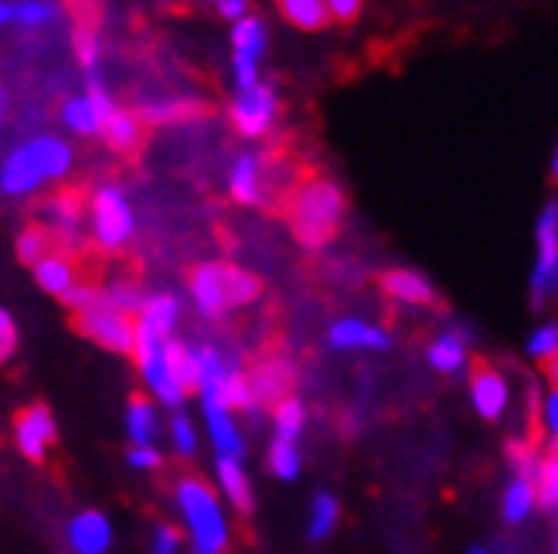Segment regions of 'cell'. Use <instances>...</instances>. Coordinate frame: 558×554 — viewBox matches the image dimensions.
Instances as JSON below:
<instances>
[{
  "instance_id": "3957f363",
  "label": "cell",
  "mask_w": 558,
  "mask_h": 554,
  "mask_svg": "<svg viewBox=\"0 0 558 554\" xmlns=\"http://www.w3.org/2000/svg\"><path fill=\"white\" fill-rule=\"evenodd\" d=\"M259 293L263 286L256 275L229 262H202L191 272V299L208 320H218L235 307H248L259 299Z\"/></svg>"
},
{
  "instance_id": "277c9868",
  "label": "cell",
  "mask_w": 558,
  "mask_h": 554,
  "mask_svg": "<svg viewBox=\"0 0 558 554\" xmlns=\"http://www.w3.org/2000/svg\"><path fill=\"white\" fill-rule=\"evenodd\" d=\"M174 504L184 520V531L194 551H215L221 554L229 544V520L221 510L215 490L198 480V477H184L174 487Z\"/></svg>"
},
{
  "instance_id": "6da1fadb",
  "label": "cell",
  "mask_w": 558,
  "mask_h": 554,
  "mask_svg": "<svg viewBox=\"0 0 558 554\" xmlns=\"http://www.w3.org/2000/svg\"><path fill=\"white\" fill-rule=\"evenodd\" d=\"M72 168V147L59 136H35V140L21 144L17 150H11V157L0 168V187L4 194H32L48 181L65 177Z\"/></svg>"
},
{
  "instance_id": "d590c367",
  "label": "cell",
  "mask_w": 558,
  "mask_h": 554,
  "mask_svg": "<svg viewBox=\"0 0 558 554\" xmlns=\"http://www.w3.org/2000/svg\"><path fill=\"white\" fill-rule=\"evenodd\" d=\"M54 17H59V8L51 0H21V4H14V24L21 27H45Z\"/></svg>"
},
{
  "instance_id": "b9f144b4",
  "label": "cell",
  "mask_w": 558,
  "mask_h": 554,
  "mask_svg": "<svg viewBox=\"0 0 558 554\" xmlns=\"http://www.w3.org/2000/svg\"><path fill=\"white\" fill-rule=\"evenodd\" d=\"M527 354H532V357H551V354H558V323L538 327L535 334H532V341H527Z\"/></svg>"
},
{
  "instance_id": "8d00e7d4",
  "label": "cell",
  "mask_w": 558,
  "mask_h": 554,
  "mask_svg": "<svg viewBox=\"0 0 558 554\" xmlns=\"http://www.w3.org/2000/svg\"><path fill=\"white\" fill-rule=\"evenodd\" d=\"M508 463H511V469H514L521 480H532L535 483L542 459H538L532 442H508Z\"/></svg>"
},
{
  "instance_id": "30bf717a",
  "label": "cell",
  "mask_w": 558,
  "mask_h": 554,
  "mask_svg": "<svg viewBox=\"0 0 558 554\" xmlns=\"http://www.w3.org/2000/svg\"><path fill=\"white\" fill-rule=\"evenodd\" d=\"M232 123L242 136L256 140V136H266L269 126L276 123V93L263 82L248 89H239L232 99Z\"/></svg>"
},
{
  "instance_id": "7a4b0ae2",
  "label": "cell",
  "mask_w": 558,
  "mask_h": 554,
  "mask_svg": "<svg viewBox=\"0 0 558 554\" xmlns=\"http://www.w3.org/2000/svg\"><path fill=\"white\" fill-rule=\"evenodd\" d=\"M344 194L333 181L314 177L296 187L290 201V225L303 248H324L341 229Z\"/></svg>"
},
{
  "instance_id": "c3c4849f",
  "label": "cell",
  "mask_w": 558,
  "mask_h": 554,
  "mask_svg": "<svg viewBox=\"0 0 558 554\" xmlns=\"http://www.w3.org/2000/svg\"><path fill=\"white\" fill-rule=\"evenodd\" d=\"M545 426H548V432L558 439V387H551V395H548V402H545Z\"/></svg>"
},
{
  "instance_id": "4fadbf2b",
  "label": "cell",
  "mask_w": 558,
  "mask_h": 554,
  "mask_svg": "<svg viewBox=\"0 0 558 554\" xmlns=\"http://www.w3.org/2000/svg\"><path fill=\"white\" fill-rule=\"evenodd\" d=\"M14 439H17V446L27 459H45L48 450H51V442L59 439V426H54V415L48 405H32V408H24L17 415V422H14Z\"/></svg>"
},
{
  "instance_id": "f1b7e54d",
  "label": "cell",
  "mask_w": 558,
  "mask_h": 554,
  "mask_svg": "<svg viewBox=\"0 0 558 554\" xmlns=\"http://www.w3.org/2000/svg\"><path fill=\"white\" fill-rule=\"evenodd\" d=\"M62 123L78 133V136H93V133H102V113L89 102V96H75L62 106Z\"/></svg>"
},
{
  "instance_id": "4316f807",
  "label": "cell",
  "mask_w": 558,
  "mask_h": 554,
  "mask_svg": "<svg viewBox=\"0 0 558 554\" xmlns=\"http://www.w3.org/2000/svg\"><path fill=\"white\" fill-rule=\"evenodd\" d=\"M303 426H306V411L300 398L287 395L283 402L272 405V439L296 442L303 435Z\"/></svg>"
},
{
  "instance_id": "e0dca14e",
  "label": "cell",
  "mask_w": 558,
  "mask_h": 554,
  "mask_svg": "<svg viewBox=\"0 0 558 554\" xmlns=\"http://www.w3.org/2000/svg\"><path fill=\"white\" fill-rule=\"evenodd\" d=\"M327 344L333 350H385L388 347V334L381 327H372L365 320L344 317L327 330Z\"/></svg>"
},
{
  "instance_id": "8fae6325",
  "label": "cell",
  "mask_w": 558,
  "mask_h": 554,
  "mask_svg": "<svg viewBox=\"0 0 558 554\" xmlns=\"http://www.w3.org/2000/svg\"><path fill=\"white\" fill-rule=\"evenodd\" d=\"M133 357H136V368H140V378H144V384H147V392H154V398L160 405L178 408L184 402V392H181V384L171 378V371H167L163 344H133Z\"/></svg>"
},
{
  "instance_id": "7402d4cb",
  "label": "cell",
  "mask_w": 558,
  "mask_h": 554,
  "mask_svg": "<svg viewBox=\"0 0 558 554\" xmlns=\"http://www.w3.org/2000/svg\"><path fill=\"white\" fill-rule=\"evenodd\" d=\"M102 136L117 153H133L140 144H144V120L130 113V109H113L102 123Z\"/></svg>"
},
{
  "instance_id": "8992f818",
  "label": "cell",
  "mask_w": 558,
  "mask_h": 554,
  "mask_svg": "<svg viewBox=\"0 0 558 554\" xmlns=\"http://www.w3.org/2000/svg\"><path fill=\"white\" fill-rule=\"evenodd\" d=\"M538 242V262L532 272V303H545L551 293H558V201L545 205L535 225Z\"/></svg>"
},
{
  "instance_id": "cb8c5ba5",
  "label": "cell",
  "mask_w": 558,
  "mask_h": 554,
  "mask_svg": "<svg viewBox=\"0 0 558 554\" xmlns=\"http://www.w3.org/2000/svg\"><path fill=\"white\" fill-rule=\"evenodd\" d=\"M218 483L221 493L229 496L235 510H248L253 507V483H248V473L242 469V459H229V456H218Z\"/></svg>"
},
{
  "instance_id": "d4e9b609",
  "label": "cell",
  "mask_w": 558,
  "mask_h": 554,
  "mask_svg": "<svg viewBox=\"0 0 558 554\" xmlns=\"http://www.w3.org/2000/svg\"><path fill=\"white\" fill-rule=\"evenodd\" d=\"M163 361H167V371L171 378L181 384V392H194L198 387V368H194V350L184 344V341H167L163 344Z\"/></svg>"
},
{
  "instance_id": "2e32d148",
  "label": "cell",
  "mask_w": 558,
  "mask_h": 554,
  "mask_svg": "<svg viewBox=\"0 0 558 554\" xmlns=\"http://www.w3.org/2000/svg\"><path fill=\"white\" fill-rule=\"evenodd\" d=\"M48 225L45 232L51 235V242H62L69 248H75L82 242V225H86V208L75 198V194H62V198H51V205L45 208Z\"/></svg>"
},
{
  "instance_id": "44dd1931",
  "label": "cell",
  "mask_w": 558,
  "mask_h": 554,
  "mask_svg": "<svg viewBox=\"0 0 558 554\" xmlns=\"http://www.w3.org/2000/svg\"><path fill=\"white\" fill-rule=\"evenodd\" d=\"M35 280H38V286H41L45 293L59 296V299L78 283V280H75V266H72V259H69L65 253H59V248H51V253H48L45 259L35 262Z\"/></svg>"
},
{
  "instance_id": "681fc988",
  "label": "cell",
  "mask_w": 558,
  "mask_h": 554,
  "mask_svg": "<svg viewBox=\"0 0 558 554\" xmlns=\"http://www.w3.org/2000/svg\"><path fill=\"white\" fill-rule=\"evenodd\" d=\"M11 21H14V4L0 0V24H11Z\"/></svg>"
},
{
  "instance_id": "11a10c76",
  "label": "cell",
  "mask_w": 558,
  "mask_h": 554,
  "mask_svg": "<svg viewBox=\"0 0 558 554\" xmlns=\"http://www.w3.org/2000/svg\"><path fill=\"white\" fill-rule=\"evenodd\" d=\"M194 554H215V551H194Z\"/></svg>"
},
{
  "instance_id": "83f0119b",
  "label": "cell",
  "mask_w": 558,
  "mask_h": 554,
  "mask_svg": "<svg viewBox=\"0 0 558 554\" xmlns=\"http://www.w3.org/2000/svg\"><path fill=\"white\" fill-rule=\"evenodd\" d=\"M338 517H341V504L333 493H317L314 504H311V520H306V538L311 541H324L333 534L338 528Z\"/></svg>"
},
{
  "instance_id": "603a6c76",
  "label": "cell",
  "mask_w": 558,
  "mask_h": 554,
  "mask_svg": "<svg viewBox=\"0 0 558 554\" xmlns=\"http://www.w3.org/2000/svg\"><path fill=\"white\" fill-rule=\"evenodd\" d=\"M126 435L130 446H154L160 435V411L147 398H133L126 408Z\"/></svg>"
},
{
  "instance_id": "ba28073f",
  "label": "cell",
  "mask_w": 558,
  "mask_h": 554,
  "mask_svg": "<svg viewBox=\"0 0 558 554\" xmlns=\"http://www.w3.org/2000/svg\"><path fill=\"white\" fill-rule=\"evenodd\" d=\"M178 320H181V299L174 293L144 296V307H140L133 320V344H167L174 337Z\"/></svg>"
},
{
  "instance_id": "f35d334b",
  "label": "cell",
  "mask_w": 558,
  "mask_h": 554,
  "mask_svg": "<svg viewBox=\"0 0 558 554\" xmlns=\"http://www.w3.org/2000/svg\"><path fill=\"white\" fill-rule=\"evenodd\" d=\"M171 442H174V450L181 456H194V450H198V429H194V422L187 419L184 411H178L174 419H171Z\"/></svg>"
},
{
  "instance_id": "74e56055",
  "label": "cell",
  "mask_w": 558,
  "mask_h": 554,
  "mask_svg": "<svg viewBox=\"0 0 558 554\" xmlns=\"http://www.w3.org/2000/svg\"><path fill=\"white\" fill-rule=\"evenodd\" d=\"M198 113V102H154L144 106V120L147 123H178V120H191Z\"/></svg>"
},
{
  "instance_id": "d6986e66",
  "label": "cell",
  "mask_w": 558,
  "mask_h": 554,
  "mask_svg": "<svg viewBox=\"0 0 558 554\" xmlns=\"http://www.w3.org/2000/svg\"><path fill=\"white\" fill-rule=\"evenodd\" d=\"M202 411H205V426H208L211 446L218 450V456L242 459L245 446H242V432L235 429V419H232V411L218 408V405H211V402H202Z\"/></svg>"
},
{
  "instance_id": "7c38bea8",
  "label": "cell",
  "mask_w": 558,
  "mask_h": 554,
  "mask_svg": "<svg viewBox=\"0 0 558 554\" xmlns=\"http://www.w3.org/2000/svg\"><path fill=\"white\" fill-rule=\"evenodd\" d=\"M245 384H248V395H253V405H276L290 395L293 387V368L283 357H263L259 365H253L245 371Z\"/></svg>"
},
{
  "instance_id": "816d5d0a",
  "label": "cell",
  "mask_w": 558,
  "mask_h": 554,
  "mask_svg": "<svg viewBox=\"0 0 558 554\" xmlns=\"http://www.w3.org/2000/svg\"><path fill=\"white\" fill-rule=\"evenodd\" d=\"M551 174L558 177V150H555V157H551Z\"/></svg>"
},
{
  "instance_id": "ee69618b",
  "label": "cell",
  "mask_w": 558,
  "mask_h": 554,
  "mask_svg": "<svg viewBox=\"0 0 558 554\" xmlns=\"http://www.w3.org/2000/svg\"><path fill=\"white\" fill-rule=\"evenodd\" d=\"M14 350H17V323L4 307H0V365H8Z\"/></svg>"
},
{
  "instance_id": "ac0fdd59",
  "label": "cell",
  "mask_w": 558,
  "mask_h": 554,
  "mask_svg": "<svg viewBox=\"0 0 558 554\" xmlns=\"http://www.w3.org/2000/svg\"><path fill=\"white\" fill-rule=\"evenodd\" d=\"M381 290L399 299V303H409V307H429L436 299L433 293V283L426 280L423 272H412V269H392L381 275Z\"/></svg>"
},
{
  "instance_id": "f907efd6",
  "label": "cell",
  "mask_w": 558,
  "mask_h": 554,
  "mask_svg": "<svg viewBox=\"0 0 558 554\" xmlns=\"http://www.w3.org/2000/svg\"><path fill=\"white\" fill-rule=\"evenodd\" d=\"M545 371H548L551 384L558 387V354H551V357H548V365H545Z\"/></svg>"
},
{
  "instance_id": "1f68e13d",
  "label": "cell",
  "mask_w": 558,
  "mask_h": 554,
  "mask_svg": "<svg viewBox=\"0 0 558 554\" xmlns=\"http://www.w3.org/2000/svg\"><path fill=\"white\" fill-rule=\"evenodd\" d=\"M532 510H535V483L514 477L505 490V517L511 524H521Z\"/></svg>"
},
{
  "instance_id": "ffe728a7",
  "label": "cell",
  "mask_w": 558,
  "mask_h": 554,
  "mask_svg": "<svg viewBox=\"0 0 558 554\" xmlns=\"http://www.w3.org/2000/svg\"><path fill=\"white\" fill-rule=\"evenodd\" d=\"M229 190L239 205H259L263 201V160L256 153H245L232 163Z\"/></svg>"
},
{
  "instance_id": "60d3db41",
  "label": "cell",
  "mask_w": 558,
  "mask_h": 554,
  "mask_svg": "<svg viewBox=\"0 0 558 554\" xmlns=\"http://www.w3.org/2000/svg\"><path fill=\"white\" fill-rule=\"evenodd\" d=\"M62 303L72 310V313H86V310H96V307H102V290H96V286H89V283H75L65 296H62Z\"/></svg>"
},
{
  "instance_id": "5b68a950",
  "label": "cell",
  "mask_w": 558,
  "mask_h": 554,
  "mask_svg": "<svg viewBox=\"0 0 558 554\" xmlns=\"http://www.w3.org/2000/svg\"><path fill=\"white\" fill-rule=\"evenodd\" d=\"M93 238L102 253H120L133 242L136 232V218L130 208V198L123 194V187L106 184L93 194Z\"/></svg>"
},
{
  "instance_id": "f6af8a7d",
  "label": "cell",
  "mask_w": 558,
  "mask_h": 554,
  "mask_svg": "<svg viewBox=\"0 0 558 554\" xmlns=\"http://www.w3.org/2000/svg\"><path fill=\"white\" fill-rule=\"evenodd\" d=\"M126 463H130L133 469H140V473H147V469H157V466L163 463V456H160L157 446H130Z\"/></svg>"
},
{
  "instance_id": "9a60e30c",
  "label": "cell",
  "mask_w": 558,
  "mask_h": 554,
  "mask_svg": "<svg viewBox=\"0 0 558 554\" xmlns=\"http://www.w3.org/2000/svg\"><path fill=\"white\" fill-rule=\"evenodd\" d=\"M470 398H473V408H477L484 419H500L508 408V381L497 368L490 365H477L470 374Z\"/></svg>"
},
{
  "instance_id": "7dc6e473",
  "label": "cell",
  "mask_w": 558,
  "mask_h": 554,
  "mask_svg": "<svg viewBox=\"0 0 558 554\" xmlns=\"http://www.w3.org/2000/svg\"><path fill=\"white\" fill-rule=\"evenodd\" d=\"M324 4H327V14L338 21H351L361 11V0H324Z\"/></svg>"
},
{
  "instance_id": "bcb514c9",
  "label": "cell",
  "mask_w": 558,
  "mask_h": 554,
  "mask_svg": "<svg viewBox=\"0 0 558 554\" xmlns=\"http://www.w3.org/2000/svg\"><path fill=\"white\" fill-rule=\"evenodd\" d=\"M211 8L226 21H242L248 11V0H211Z\"/></svg>"
},
{
  "instance_id": "7bdbcfd3",
  "label": "cell",
  "mask_w": 558,
  "mask_h": 554,
  "mask_svg": "<svg viewBox=\"0 0 558 554\" xmlns=\"http://www.w3.org/2000/svg\"><path fill=\"white\" fill-rule=\"evenodd\" d=\"M181 547H184V534L178 528H171V524H160L154 531V541H150L154 554H181Z\"/></svg>"
},
{
  "instance_id": "836d02e7",
  "label": "cell",
  "mask_w": 558,
  "mask_h": 554,
  "mask_svg": "<svg viewBox=\"0 0 558 554\" xmlns=\"http://www.w3.org/2000/svg\"><path fill=\"white\" fill-rule=\"evenodd\" d=\"M51 245H54L51 235L41 225H32V229H24L17 235V259L27 262V266H35L38 259H45L51 253Z\"/></svg>"
},
{
  "instance_id": "9c48e42d",
  "label": "cell",
  "mask_w": 558,
  "mask_h": 554,
  "mask_svg": "<svg viewBox=\"0 0 558 554\" xmlns=\"http://www.w3.org/2000/svg\"><path fill=\"white\" fill-rule=\"evenodd\" d=\"M232 72H235V86L248 89L259 82V59L266 51V27L259 17H242L232 27Z\"/></svg>"
},
{
  "instance_id": "ab89813d",
  "label": "cell",
  "mask_w": 558,
  "mask_h": 554,
  "mask_svg": "<svg viewBox=\"0 0 558 554\" xmlns=\"http://www.w3.org/2000/svg\"><path fill=\"white\" fill-rule=\"evenodd\" d=\"M75 54H78V65L82 69L96 72V65H99V38H96V32H93L89 24H78L75 27Z\"/></svg>"
},
{
  "instance_id": "d6a6232c",
  "label": "cell",
  "mask_w": 558,
  "mask_h": 554,
  "mask_svg": "<svg viewBox=\"0 0 558 554\" xmlns=\"http://www.w3.org/2000/svg\"><path fill=\"white\" fill-rule=\"evenodd\" d=\"M300 450H296V442H283V439H272V446H269V469L279 477V480H296L300 473Z\"/></svg>"
},
{
  "instance_id": "5bb4252c",
  "label": "cell",
  "mask_w": 558,
  "mask_h": 554,
  "mask_svg": "<svg viewBox=\"0 0 558 554\" xmlns=\"http://www.w3.org/2000/svg\"><path fill=\"white\" fill-rule=\"evenodd\" d=\"M65 541L75 554H106L113 544V524L99 510H82L69 520Z\"/></svg>"
},
{
  "instance_id": "f5cc1de1",
  "label": "cell",
  "mask_w": 558,
  "mask_h": 554,
  "mask_svg": "<svg viewBox=\"0 0 558 554\" xmlns=\"http://www.w3.org/2000/svg\"><path fill=\"white\" fill-rule=\"evenodd\" d=\"M470 554H487V551H484V547H473Z\"/></svg>"
},
{
  "instance_id": "f546056e",
  "label": "cell",
  "mask_w": 558,
  "mask_h": 554,
  "mask_svg": "<svg viewBox=\"0 0 558 554\" xmlns=\"http://www.w3.org/2000/svg\"><path fill=\"white\" fill-rule=\"evenodd\" d=\"M279 11H283L290 24L303 27V32H317V27L330 21L324 0H279Z\"/></svg>"
},
{
  "instance_id": "e575fe53",
  "label": "cell",
  "mask_w": 558,
  "mask_h": 554,
  "mask_svg": "<svg viewBox=\"0 0 558 554\" xmlns=\"http://www.w3.org/2000/svg\"><path fill=\"white\" fill-rule=\"evenodd\" d=\"M102 296H106L109 307L120 310V313H126V317L140 313V307H144V293H140L136 283H126V280H120V283H113V286H106Z\"/></svg>"
},
{
  "instance_id": "4dcf8cb0",
  "label": "cell",
  "mask_w": 558,
  "mask_h": 554,
  "mask_svg": "<svg viewBox=\"0 0 558 554\" xmlns=\"http://www.w3.org/2000/svg\"><path fill=\"white\" fill-rule=\"evenodd\" d=\"M535 504L548 514H558V446L548 459H542L538 477H535Z\"/></svg>"
},
{
  "instance_id": "484cf974",
  "label": "cell",
  "mask_w": 558,
  "mask_h": 554,
  "mask_svg": "<svg viewBox=\"0 0 558 554\" xmlns=\"http://www.w3.org/2000/svg\"><path fill=\"white\" fill-rule=\"evenodd\" d=\"M429 365L442 374H453L466 365V337L460 334H439L433 344H429Z\"/></svg>"
},
{
  "instance_id": "db71d44e",
  "label": "cell",
  "mask_w": 558,
  "mask_h": 554,
  "mask_svg": "<svg viewBox=\"0 0 558 554\" xmlns=\"http://www.w3.org/2000/svg\"><path fill=\"white\" fill-rule=\"evenodd\" d=\"M0 113H4V93H0Z\"/></svg>"
},
{
  "instance_id": "52a82bcc",
  "label": "cell",
  "mask_w": 558,
  "mask_h": 554,
  "mask_svg": "<svg viewBox=\"0 0 558 554\" xmlns=\"http://www.w3.org/2000/svg\"><path fill=\"white\" fill-rule=\"evenodd\" d=\"M75 327L82 337H89L93 344L113 350V354H133V317L113 310L102 296V307L75 313Z\"/></svg>"
}]
</instances>
